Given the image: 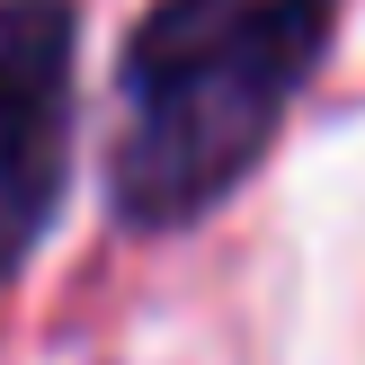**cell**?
<instances>
[{
	"instance_id": "cell-1",
	"label": "cell",
	"mask_w": 365,
	"mask_h": 365,
	"mask_svg": "<svg viewBox=\"0 0 365 365\" xmlns=\"http://www.w3.org/2000/svg\"><path fill=\"white\" fill-rule=\"evenodd\" d=\"M339 0H160L125 45L116 205L125 223H196L294 107Z\"/></svg>"
},
{
	"instance_id": "cell-2",
	"label": "cell",
	"mask_w": 365,
	"mask_h": 365,
	"mask_svg": "<svg viewBox=\"0 0 365 365\" xmlns=\"http://www.w3.org/2000/svg\"><path fill=\"white\" fill-rule=\"evenodd\" d=\"M71 160V0H0V277L45 241Z\"/></svg>"
}]
</instances>
